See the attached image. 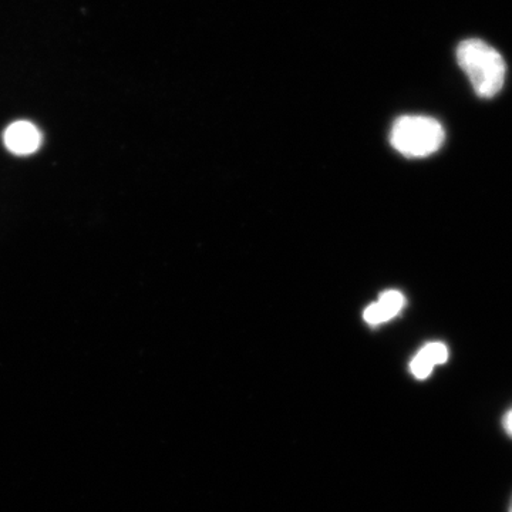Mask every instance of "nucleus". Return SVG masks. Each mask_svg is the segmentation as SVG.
Returning <instances> with one entry per match:
<instances>
[{
    "label": "nucleus",
    "instance_id": "nucleus-1",
    "mask_svg": "<svg viewBox=\"0 0 512 512\" xmlns=\"http://www.w3.org/2000/svg\"><path fill=\"white\" fill-rule=\"evenodd\" d=\"M457 63L481 99H493L503 90L507 74L504 57L483 40L461 42L457 47Z\"/></svg>",
    "mask_w": 512,
    "mask_h": 512
},
{
    "label": "nucleus",
    "instance_id": "nucleus-2",
    "mask_svg": "<svg viewBox=\"0 0 512 512\" xmlns=\"http://www.w3.org/2000/svg\"><path fill=\"white\" fill-rule=\"evenodd\" d=\"M446 133L433 117L403 116L393 124L390 133L392 146L409 158L429 157L443 146Z\"/></svg>",
    "mask_w": 512,
    "mask_h": 512
},
{
    "label": "nucleus",
    "instance_id": "nucleus-3",
    "mask_svg": "<svg viewBox=\"0 0 512 512\" xmlns=\"http://www.w3.org/2000/svg\"><path fill=\"white\" fill-rule=\"evenodd\" d=\"M5 144L12 153L28 156L42 144V134L28 121H18L5 131Z\"/></svg>",
    "mask_w": 512,
    "mask_h": 512
},
{
    "label": "nucleus",
    "instance_id": "nucleus-4",
    "mask_svg": "<svg viewBox=\"0 0 512 512\" xmlns=\"http://www.w3.org/2000/svg\"><path fill=\"white\" fill-rule=\"evenodd\" d=\"M406 305L403 293L386 291L380 295L379 301L367 306L363 319L370 326H379L396 318Z\"/></svg>",
    "mask_w": 512,
    "mask_h": 512
},
{
    "label": "nucleus",
    "instance_id": "nucleus-5",
    "mask_svg": "<svg viewBox=\"0 0 512 512\" xmlns=\"http://www.w3.org/2000/svg\"><path fill=\"white\" fill-rule=\"evenodd\" d=\"M448 360V348L441 342H430L413 357L410 372L416 379H427L434 367L444 365Z\"/></svg>",
    "mask_w": 512,
    "mask_h": 512
},
{
    "label": "nucleus",
    "instance_id": "nucleus-6",
    "mask_svg": "<svg viewBox=\"0 0 512 512\" xmlns=\"http://www.w3.org/2000/svg\"><path fill=\"white\" fill-rule=\"evenodd\" d=\"M503 427L505 433H507L512 439V409L508 410V412L504 414Z\"/></svg>",
    "mask_w": 512,
    "mask_h": 512
},
{
    "label": "nucleus",
    "instance_id": "nucleus-7",
    "mask_svg": "<svg viewBox=\"0 0 512 512\" xmlns=\"http://www.w3.org/2000/svg\"><path fill=\"white\" fill-rule=\"evenodd\" d=\"M508 512H512V498H511L510 510H508Z\"/></svg>",
    "mask_w": 512,
    "mask_h": 512
}]
</instances>
